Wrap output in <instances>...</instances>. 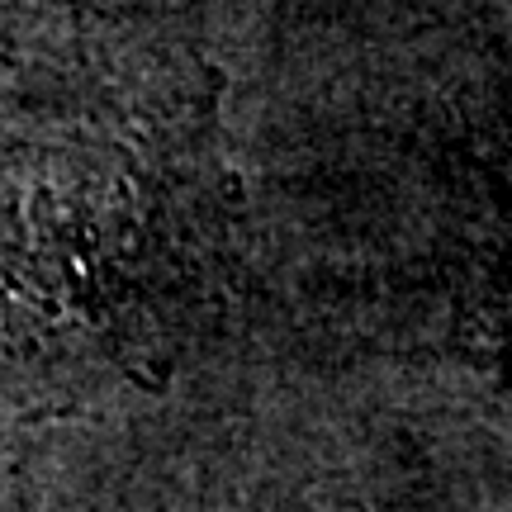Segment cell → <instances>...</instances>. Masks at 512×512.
I'll return each mask as SVG.
<instances>
[{
    "label": "cell",
    "mask_w": 512,
    "mask_h": 512,
    "mask_svg": "<svg viewBox=\"0 0 512 512\" xmlns=\"http://www.w3.org/2000/svg\"><path fill=\"white\" fill-rule=\"evenodd\" d=\"M437 219L451 342L512 403V100L446 143Z\"/></svg>",
    "instance_id": "cell-1"
}]
</instances>
